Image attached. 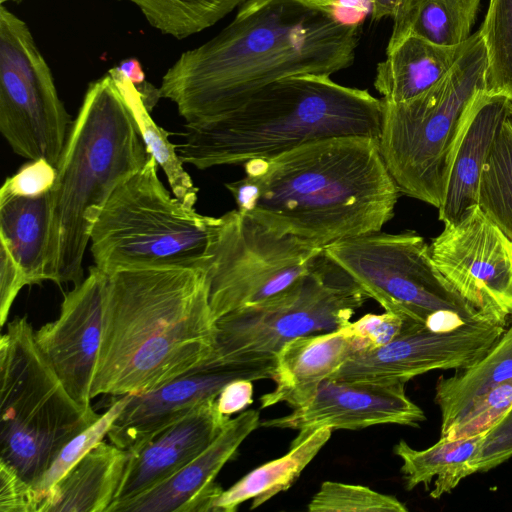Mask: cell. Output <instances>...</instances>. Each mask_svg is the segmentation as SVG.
Here are the masks:
<instances>
[{"label": "cell", "mask_w": 512, "mask_h": 512, "mask_svg": "<svg viewBox=\"0 0 512 512\" xmlns=\"http://www.w3.org/2000/svg\"><path fill=\"white\" fill-rule=\"evenodd\" d=\"M0 461L33 485L72 438L100 415L70 396L38 347L26 317L0 339Z\"/></svg>", "instance_id": "obj_8"}, {"label": "cell", "mask_w": 512, "mask_h": 512, "mask_svg": "<svg viewBox=\"0 0 512 512\" xmlns=\"http://www.w3.org/2000/svg\"><path fill=\"white\" fill-rule=\"evenodd\" d=\"M486 71L478 30L432 88L404 102L382 100L379 150L400 193L441 206L464 123L474 100L486 90Z\"/></svg>", "instance_id": "obj_6"}, {"label": "cell", "mask_w": 512, "mask_h": 512, "mask_svg": "<svg viewBox=\"0 0 512 512\" xmlns=\"http://www.w3.org/2000/svg\"><path fill=\"white\" fill-rule=\"evenodd\" d=\"M130 457L129 450L102 440L50 489L39 512H107Z\"/></svg>", "instance_id": "obj_22"}, {"label": "cell", "mask_w": 512, "mask_h": 512, "mask_svg": "<svg viewBox=\"0 0 512 512\" xmlns=\"http://www.w3.org/2000/svg\"><path fill=\"white\" fill-rule=\"evenodd\" d=\"M132 394L111 396L115 400L110 403L104 414L81 433L72 438L56 455L44 474L32 486L38 503V512L50 489L95 445L104 439L109 428L127 405Z\"/></svg>", "instance_id": "obj_33"}, {"label": "cell", "mask_w": 512, "mask_h": 512, "mask_svg": "<svg viewBox=\"0 0 512 512\" xmlns=\"http://www.w3.org/2000/svg\"><path fill=\"white\" fill-rule=\"evenodd\" d=\"M475 18L461 0H421L400 22L393 24L386 51L408 36L438 46H459L470 37Z\"/></svg>", "instance_id": "obj_28"}, {"label": "cell", "mask_w": 512, "mask_h": 512, "mask_svg": "<svg viewBox=\"0 0 512 512\" xmlns=\"http://www.w3.org/2000/svg\"><path fill=\"white\" fill-rule=\"evenodd\" d=\"M429 249L451 286L484 317L506 326L512 317V241L479 205L444 224Z\"/></svg>", "instance_id": "obj_13"}, {"label": "cell", "mask_w": 512, "mask_h": 512, "mask_svg": "<svg viewBox=\"0 0 512 512\" xmlns=\"http://www.w3.org/2000/svg\"><path fill=\"white\" fill-rule=\"evenodd\" d=\"M403 382L347 381L326 378L314 397L292 413L261 421L260 427L308 433L320 427L359 430L375 425L418 427L426 417L405 393Z\"/></svg>", "instance_id": "obj_17"}, {"label": "cell", "mask_w": 512, "mask_h": 512, "mask_svg": "<svg viewBox=\"0 0 512 512\" xmlns=\"http://www.w3.org/2000/svg\"><path fill=\"white\" fill-rule=\"evenodd\" d=\"M216 398L203 401L173 424L129 450L131 457L124 477L107 512L170 478L217 438L230 416L218 410Z\"/></svg>", "instance_id": "obj_19"}, {"label": "cell", "mask_w": 512, "mask_h": 512, "mask_svg": "<svg viewBox=\"0 0 512 512\" xmlns=\"http://www.w3.org/2000/svg\"><path fill=\"white\" fill-rule=\"evenodd\" d=\"M50 228V191L33 198L0 194V243L21 267L27 285L45 281Z\"/></svg>", "instance_id": "obj_25"}, {"label": "cell", "mask_w": 512, "mask_h": 512, "mask_svg": "<svg viewBox=\"0 0 512 512\" xmlns=\"http://www.w3.org/2000/svg\"><path fill=\"white\" fill-rule=\"evenodd\" d=\"M368 299L323 250L285 290L215 320L213 350L205 366L275 360L294 338L343 327Z\"/></svg>", "instance_id": "obj_9"}, {"label": "cell", "mask_w": 512, "mask_h": 512, "mask_svg": "<svg viewBox=\"0 0 512 512\" xmlns=\"http://www.w3.org/2000/svg\"><path fill=\"white\" fill-rule=\"evenodd\" d=\"M324 252L369 298L404 320L436 331L490 321L439 272L429 245L415 231L362 234L333 242Z\"/></svg>", "instance_id": "obj_10"}, {"label": "cell", "mask_w": 512, "mask_h": 512, "mask_svg": "<svg viewBox=\"0 0 512 512\" xmlns=\"http://www.w3.org/2000/svg\"><path fill=\"white\" fill-rule=\"evenodd\" d=\"M383 101L329 75H295L274 82L238 106L190 127L177 145L183 163L204 170L271 158L302 144L339 136L378 140Z\"/></svg>", "instance_id": "obj_4"}, {"label": "cell", "mask_w": 512, "mask_h": 512, "mask_svg": "<svg viewBox=\"0 0 512 512\" xmlns=\"http://www.w3.org/2000/svg\"><path fill=\"white\" fill-rule=\"evenodd\" d=\"M506 326L490 321L436 331L404 320L389 343L353 353L330 378L347 381L403 382L433 370H461L492 348Z\"/></svg>", "instance_id": "obj_14"}, {"label": "cell", "mask_w": 512, "mask_h": 512, "mask_svg": "<svg viewBox=\"0 0 512 512\" xmlns=\"http://www.w3.org/2000/svg\"><path fill=\"white\" fill-rule=\"evenodd\" d=\"M468 41V39H467ZM467 41L455 47L408 36L377 65L375 89L382 100L399 103L415 98L442 80L455 65Z\"/></svg>", "instance_id": "obj_23"}, {"label": "cell", "mask_w": 512, "mask_h": 512, "mask_svg": "<svg viewBox=\"0 0 512 512\" xmlns=\"http://www.w3.org/2000/svg\"><path fill=\"white\" fill-rule=\"evenodd\" d=\"M27 285L21 267L8 248L0 243V325L8 318L11 306L20 290Z\"/></svg>", "instance_id": "obj_40"}, {"label": "cell", "mask_w": 512, "mask_h": 512, "mask_svg": "<svg viewBox=\"0 0 512 512\" xmlns=\"http://www.w3.org/2000/svg\"><path fill=\"white\" fill-rule=\"evenodd\" d=\"M486 433L457 438L440 437L438 442L424 450L413 449L406 441L400 440L393 450L402 460L401 472L406 489L412 490L419 484L428 488L435 477L430 496L438 499L450 493L462 479L475 473L471 462L480 450Z\"/></svg>", "instance_id": "obj_26"}, {"label": "cell", "mask_w": 512, "mask_h": 512, "mask_svg": "<svg viewBox=\"0 0 512 512\" xmlns=\"http://www.w3.org/2000/svg\"><path fill=\"white\" fill-rule=\"evenodd\" d=\"M73 121L26 23L0 7V131L12 150L57 165Z\"/></svg>", "instance_id": "obj_12"}, {"label": "cell", "mask_w": 512, "mask_h": 512, "mask_svg": "<svg viewBox=\"0 0 512 512\" xmlns=\"http://www.w3.org/2000/svg\"><path fill=\"white\" fill-rule=\"evenodd\" d=\"M163 34L183 39L214 25L245 0H127Z\"/></svg>", "instance_id": "obj_30"}, {"label": "cell", "mask_w": 512, "mask_h": 512, "mask_svg": "<svg viewBox=\"0 0 512 512\" xmlns=\"http://www.w3.org/2000/svg\"><path fill=\"white\" fill-rule=\"evenodd\" d=\"M478 205L512 241V127L507 118L483 169Z\"/></svg>", "instance_id": "obj_31"}, {"label": "cell", "mask_w": 512, "mask_h": 512, "mask_svg": "<svg viewBox=\"0 0 512 512\" xmlns=\"http://www.w3.org/2000/svg\"><path fill=\"white\" fill-rule=\"evenodd\" d=\"M116 68L129 78L137 87L146 83L145 73L136 58H127L121 61Z\"/></svg>", "instance_id": "obj_43"}, {"label": "cell", "mask_w": 512, "mask_h": 512, "mask_svg": "<svg viewBox=\"0 0 512 512\" xmlns=\"http://www.w3.org/2000/svg\"><path fill=\"white\" fill-rule=\"evenodd\" d=\"M461 2L464 4V6L467 8V10L476 16L480 0H461Z\"/></svg>", "instance_id": "obj_45"}, {"label": "cell", "mask_w": 512, "mask_h": 512, "mask_svg": "<svg viewBox=\"0 0 512 512\" xmlns=\"http://www.w3.org/2000/svg\"><path fill=\"white\" fill-rule=\"evenodd\" d=\"M157 167L151 156L118 186L93 225L90 250L106 275L138 268H205L217 218L172 197Z\"/></svg>", "instance_id": "obj_7"}, {"label": "cell", "mask_w": 512, "mask_h": 512, "mask_svg": "<svg viewBox=\"0 0 512 512\" xmlns=\"http://www.w3.org/2000/svg\"><path fill=\"white\" fill-rule=\"evenodd\" d=\"M479 33L487 54L485 93L512 99V0H490Z\"/></svg>", "instance_id": "obj_32"}, {"label": "cell", "mask_w": 512, "mask_h": 512, "mask_svg": "<svg viewBox=\"0 0 512 512\" xmlns=\"http://www.w3.org/2000/svg\"><path fill=\"white\" fill-rule=\"evenodd\" d=\"M275 360L204 366L150 391L132 394L107 436L114 445L133 450L198 404L216 398L228 383L272 379Z\"/></svg>", "instance_id": "obj_16"}, {"label": "cell", "mask_w": 512, "mask_h": 512, "mask_svg": "<svg viewBox=\"0 0 512 512\" xmlns=\"http://www.w3.org/2000/svg\"><path fill=\"white\" fill-rule=\"evenodd\" d=\"M508 382H512V324L479 361L438 379L435 402L441 411V436L476 397Z\"/></svg>", "instance_id": "obj_27"}, {"label": "cell", "mask_w": 512, "mask_h": 512, "mask_svg": "<svg viewBox=\"0 0 512 512\" xmlns=\"http://www.w3.org/2000/svg\"><path fill=\"white\" fill-rule=\"evenodd\" d=\"M244 169L243 178L225 184L237 209L279 235L323 248L381 231L400 194L370 137L308 142Z\"/></svg>", "instance_id": "obj_2"}, {"label": "cell", "mask_w": 512, "mask_h": 512, "mask_svg": "<svg viewBox=\"0 0 512 512\" xmlns=\"http://www.w3.org/2000/svg\"><path fill=\"white\" fill-rule=\"evenodd\" d=\"M512 457V407L491 427L471 462L474 472L489 471Z\"/></svg>", "instance_id": "obj_38"}, {"label": "cell", "mask_w": 512, "mask_h": 512, "mask_svg": "<svg viewBox=\"0 0 512 512\" xmlns=\"http://www.w3.org/2000/svg\"><path fill=\"white\" fill-rule=\"evenodd\" d=\"M307 5L339 15L340 8L355 6L357 0H299ZM360 1V0H359ZM368 1V0H366ZM369 2V1H368Z\"/></svg>", "instance_id": "obj_44"}, {"label": "cell", "mask_w": 512, "mask_h": 512, "mask_svg": "<svg viewBox=\"0 0 512 512\" xmlns=\"http://www.w3.org/2000/svg\"><path fill=\"white\" fill-rule=\"evenodd\" d=\"M0 511L38 512V503L31 484L2 461H0Z\"/></svg>", "instance_id": "obj_39"}, {"label": "cell", "mask_w": 512, "mask_h": 512, "mask_svg": "<svg viewBox=\"0 0 512 512\" xmlns=\"http://www.w3.org/2000/svg\"><path fill=\"white\" fill-rule=\"evenodd\" d=\"M507 119L512 127V99H509L508 101V114Z\"/></svg>", "instance_id": "obj_46"}, {"label": "cell", "mask_w": 512, "mask_h": 512, "mask_svg": "<svg viewBox=\"0 0 512 512\" xmlns=\"http://www.w3.org/2000/svg\"><path fill=\"white\" fill-rule=\"evenodd\" d=\"M360 31V22L299 0H245L218 35L180 55L159 94L186 128L202 125L281 79L349 67Z\"/></svg>", "instance_id": "obj_1"}, {"label": "cell", "mask_w": 512, "mask_h": 512, "mask_svg": "<svg viewBox=\"0 0 512 512\" xmlns=\"http://www.w3.org/2000/svg\"><path fill=\"white\" fill-rule=\"evenodd\" d=\"M366 344L342 329L300 336L287 342L276 355L274 389L261 396V409L286 403L293 409L307 404L320 383L329 378Z\"/></svg>", "instance_id": "obj_20"}, {"label": "cell", "mask_w": 512, "mask_h": 512, "mask_svg": "<svg viewBox=\"0 0 512 512\" xmlns=\"http://www.w3.org/2000/svg\"><path fill=\"white\" fill-rule=\"evenodd\" d=\"M509 99L480 93L474 100L454 151L444 200L438 208L444 224L457 221L478 204L483 169L507 118Z\"/></svg>", "instance_id": "obj_21"}, {"label": "cell", "mask_w": 512, "mask_h": 512, "mask_svg": "<svg viewBox=\"0 0 512 512\" xmlns=\"http://www.w3.org/2000/svg\"><path fill=\"white\" fill-rule=\"evenodd\" d=\"M310 512H407L408 508L392 495L362 485L325 481L311 498Z\"/></svg>", "instance_id": "obj_34"}, {"label": "cell", "mask_w": 512, "mask_h": 512, "mask_svg": "<svg viewBox=\"0 0 512 512\" xmlns=\"http://www.w3.org/2000/svg\"><path fill=\"white\" fill-rule=\"evenodd\" d=\"M22 0H0L1 5H3L6 2H21Z\"/></svg>", "instance_id": "obj_47"}, {"label": "cell", "mask_w": 512, "mask_h": 512, "mask_svg": "<svg viewBox=\"0 0 512 512\" xmlns=\"http://www.w3.org/2000/svg\"><path fill=\"white\" fill-rule=\"evenodd\" d=\"M512 407V382L476 397L441 437L457 438L486 433Z\"/></svg>", "instance_id": "obj_35"}, {"label": "cell", "mask_w": 512, "mask_h": 512, "mask_svg": "<svg viewBox=\"0 0 512 512\" xmlns=\"http://www.w3.org/2000/svg\"><path fill=\"white\" fill-rule=\"evenodd\" d=\"M333 431L331 427H320L299 433L284 456L257 467L222 490L213 501L211 512H234L250 499V509H255L286 491L329 441Z\"/></svg>", "instance_id": "obj_24"}, {"label": "cell", "mask_w": 512, "mask_h": 512, "mask_svg": "<svg viewBox=\"0 0 512 512\" xmlns=\"http://www.w3.org/2000/svg\"><path fill=\"white\" fill-rule=\"evenodd\" d=\"M323 250L307 240L279 235L238 209L217 217L204 268L214 322L285 290Z\"/></svg>", "instance_id": "obj_11"}, {"label": "cell", "mask_w": 512, "mask_h": 512, "mask_svg": "<svg viewBox=\"0 0 512 512\" xmlns=\"http://www.w3.org/2000/svg\"><path fill=\"white\" fill-rule=\"evenodd\" d=\"M260 423L255 409L230 418L217 438L178 472L109 512H211L213 501L223 490L215 482L216 476Z\"/></svg>", "instance_id": "obj_18"}, {"label": "cell", "mask_w": 512, "mask_h": 512, "mask_svg": "<svg viewBox=\"0 0 512 512\" xmlns=\"http://www.w3.org/2000/svg\"><path fill=\"white\" fill-rule=\"evenodd\" d=\"M213 339L205 270L138 268L107 275L90 396L140 394L202 368Z\"/></svg>", "instance_id": "obj_3"}, {"label": "cell", "mask_w": 512, "mask_h": 512, "mask_svg": "<svg viewBox=\"0 0 512 512\" xmlns=\"http://www.w3.org/2000/svg\"><path fill=\"white\" fill-rule=\"evenodd\" d=\"M56 166L44 158L24 164L13 176L5 179L0 194L17 197H39L48 193L55 184Z\"/></svg>", "instance_id": "obj_36"}, {"label": "cell", "mask_w": 512, "mask_h": 512, "mask_svg": "<svg viewBox=\"0 0 512 512\" xmlns=\"http://www.w3.org/2000/svg\"><path fill=\"white\" fill-rule=\"evenodd\" d=\"M116 77L124 97L138 124L142 139L158 166L167 177L173 195L188 207L194 208L198 188L183 167L177 145L169 141L170 133L158 126L148 110L136 85L116 67L110 69Z\"/></svg>", "instance_id": "obj_29"}, {"label": "cell", "mask_w": 512, "mask_h": 512, "mask_svg": "<svg viewBox=\"0 0 512 512\" xmlns=\"http://www.w3.org/2000/svg\"><path fill=\"white\" fill-rule=\"evenodd\" d=\"M374 21L390 17L393 24L400 22L421 0H368Z\"/></svg>", "instance_id": "obj_42"}, {"label": "cell", "mask_w": 512, "mask_h": 512, "mask_svg": "<svg viewBox=\"0 0 512 512\" xmlns=\"http://www.w3.org/2000/svg\"><path fill=\"white\" fill-rule=\"evenodd\" d=\"M403 326L404 319L401 316L385 311L382 314H365L340 329L363 341L367 346L366 349H372L392 341L401 332Z\"/></svg>", "instance_id": "obj_37"}, {"label": "cell", "mask_w": 512, "mask_h": 512, "mask_svg": "<svg viewBox=\"0 0 512 512\" xmlns=\"http://www.w3.org/2000/svg\"><path fill=\"white\" fill-rule=\"evenodd\" d=\"M253 381L237 379L228 383L216 398L218 410L226 416L239 412L253 402Z\"/></svg>", "instance_id": "obj_41"}, {"label": "cell", "mask_w": 512, "mask_h": 512, "mask_svg": "<svg viewBox=\"0 0 512 512\" xmlns=\"http://www.w3.org/2000/svg\"><path fill=\"white\" fill-rule=\"evenodd\" d=\"M151 155L111 70L89 84L56 165L45 280L83 281L91 230L113 192Z\"/></svg>", "instance_id": "obj_5"}, {"label": "cell", "mask_w": 512, "mask_h": 512, "mask_svg": "<svg viewBox=\"0 0 512 512\" xmlns=\"http://www.w3.org/2000/svg\"><path fill=\"white\" fill-rule=\"evenodd\" d=\"M107 275L95 265L68 292L59 317L35 331V340L75 402L91 407L90 388L102 335Z\"/></svg>", "instance_id": "obj_15"}]
</instances>
